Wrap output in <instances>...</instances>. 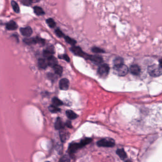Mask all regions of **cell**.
I'll return each instance as SVG.
<instances>
[{
  "label": "cell",
  "instance_id": "24",
  "mask_svg": "<svg viewBox=\"0 0 162 162\" xmlns=\"http://www.w3.org/2000/svg\"><path fill=\"white\" fill-rule=\"evenodd\" d=\"M52 102L54 106H59L63 105V102L57 98H53L52 99Z\"/></svg>",
  "mask_w": 162,
  "mask_h": 162
},
{
  "label": "cell",
  "instance_id": "27",
  "mask_svg": "<svg viewBox=\"0 0 162 162\" xmlns=\"http://www.w3.org/2000/svg\"><path fill=\"white\" fill-rule=\"evenodd\" d=\"M47 24H48V26H49L50 27L53 28L55 26V22L51 18L47 19Z\"/></svg>",
  "mask_w": 162,
  "mask_h": 162
},
{
  "label": "cell",
  "instance_id": "34",
  "mask_svg": "<svg viewBox=\"0 0 162 162\" xmlns=\"http://www.w3.org/2000/svg\"><path fill=\"white\" fill-rule=\"evenodd\" d=\"M159 65L162 67V59H161L160 60H159Z\"/></svg>",
  "mask_w": 162,
  "mask_h": 162
},
{
  "label": "cell",
  "instance_id": "9",
  "mask_svg": "<svg viewBox=\"0 0 162 162\" xmlns=\"http://www.w3.org/2000/svg\"><path fill=\"white\" fill-rule=\"evenodd\" d=\"M130 71L132 74L138 75L140 73V68L137 65H132L130 67Z\"/></svg>",
  "mask_w": 162,
  "mask_h": 162
},
{
  "label": "cell",
  "instance_id": "21",
  "mask_svg": "<svg viewBox=\"0 0 162 162\" xmlns=\"http://www.w3.org/2000/svg\"><path fill=\"white\" fill-rule=\"evenodd\" d=\"M53 69H54V71L57 74L61 76L63 72V68L61 66L57 65L53 67Z\"/></svg>",
  "mask_w": 162,
  "mask_h": 162
},
{
  "label": "cell",
  "instance_id": "5",
  "mask_svg": "<svg viewBox=\"0 0 162 162\" xmlns=\"http://www.w3.org/2000/svg\"><path fill=\"white\" fill-rule=\"evenodd\" d=\"M109 66L108 65L104 64L101 65L98 69V72L99 76L103 77H106L109 74Z\"/></svg>",
  "mask_w": 162,
  "mask_h": 162
},
{
  "label": "cell",
  "instance_id": "19",
  "mask_svg": "<svg viewBox=\"0 0 162 162\" xmlns=\"http://www.w3.org/2000/svg\"><path fill=\"white\" fill-rule=\"evenodd\" d=\"M68 136V134H67V132L65 131L64 130H62L60 131V139H61L62 142H65Z\"/></svg>",
  "mask_w": 162,
  "mask_h": 162
},
{
  "label": "cell",
  "instance_id": "23",
  "mask_svg": "<svg viewBox=\"0 0 162 162\" xmlns=\"http://www.w3.org/2000/svg\"><path fill=\"white\" fill-rule=\"evenodd\" d=\"M11 5L14 12L16 13H18L20 12V8L17 3L15 1H11Z\"/></svg>",
  "mask_w": 162,
  "mask_h": 162
},
{
  "label": "cell",
  "instance_id": "28",
  "mask_svg": "<svg viewBox=\"0 0 162 162\" xmlns=\"http://www.w3.org/2000/svg\"><path fill=\"white\" fill-rule=\"evenodd\" d=\"M70 159L69 156L67 155H65L61 158L59 162H70Z\"/></svg>",
  "mask_w": 162,
  "mask_h": 162
},
{
  "label": "cell",
  "instance_id": "15",
  "mask_svg": "<svg viewBox=\"0 0 162 162\" xmlns=\"http://www.w3.org/2000/svg\"><path fill=\"white\" fill-rule=\"evenodd\" d=\"M55 129H57V130L62 129L63 128L64 124H63L61 118H57V120L55 121Z\"/></svg>",
  "mask_w": 162,
  "mask_h": 162
},
{
  "label": "cell",
  "instance_id": "11",
  "mask_svg": "<svg viewBox=\"0 0 162 162\" xmlns=\"http://www.w3.org/2000/svg\"><path fill=\"white\" fill-rule=\"evenodd\" d=\"M54 52L53 48L50 47L48 49H47L46 50H44V52H43V55L47 60L49 58L53 56L52 54L54 53Z\"/></svg>",
  "mask_w": 162,
  "mask_h": 162
},
{
  "label": "cell",
  "instance_id": "32",
  "mask_svg": "<svg viewBox=\"0 0 162 162\" xmlns=\"http://www.w3.org/2000/svg\"><path fill=\"white\" fill-rule=\"evenodd\" d=\"M31 2H32V1H22V3L24 5H30Z\"/></svg>",
  "mask_w": 162,
  "mask_h": 162
},
{
  "label": "cell",
  "instance_id": "1",
  "mask_svg": "<svg viewBox=\"0 0 162 162\" xmlns=\"http://www.w3.org/2000/svg\"><path fill=\"white\" fill-rule=\"evenodd\" d=\"M148 71L151 76L158 77L162 75V67L159 65H152L148 67Z\"/></svg>",
  "mask_w": 162,
  "mask_h": 162
},
{
  "label": "cell",
  "instance_id": "18",
  "mask_svg": "<svg viewBox=\"0 0 162 162\" xmlns=\"http://www.w3.org/2000/svg\"><path fill=\"white\" fill-rule=\"evenodd\" d=\"M114 64L115 67H119L123 64V59L122 58L117 57L114 60Z\"/></svg>",
  "mask_w": 162,
  "mask_h": 162
},
{
  "label": "cell",
  "instance_id": "4",
  "mask_svg": "<svg viewBox=\"0 0 162 162\" xmlns=\"http://www.w3.org/2000/svg\"><path fill=\"white\" fill-rule=\"evenodd\" d=\"M71 50L74 54L78 56L82 57L86 59H89L90 56L84 53L80 48L76 46H73L71 48Z\"/></svg>",
  "mask_w": 162,
  "mask_h": 162
},
{
  "label": "cell",
  "instance_id": "31",
  "mask_svg": "<svg viewBox=\"0 0 162 162\" xmlns=\"http://www.w3.org/2000/svg\"><path fill=\"white\" fill-rule=\"evenodd\" d=\"M62 58L67 61L69 62L70 61V58L67 54L63 55L62 56Z\"/></svg>",
  "mask_w": 162,
  "mask_h": 162
},
{
  "label": "cell",
  "instance_id": "26",
  "mask_svg": "<svg viewBox=\"0 0 162 162\" xmlns=\"http://www.w3.org/2000/svg\"><path fill=\"white\" fill-rule=\"evenodd\" d=\"M49 110L52 113H57L60 111L59 108L54 105H51L49 107Z\"/></svg>",
  "mask_w": 162,
  "mask_h": 162
},
{
  "label": "cell",
  "instance_id": "12",
  "mask_svg": "<svg viewBox=\"0 0 162 162\" xmlns=\"http://www.w3.org/2000/svg\"><path fill=\"white\" fill-rule=\"evenodd\" d=\"M17 28H18V25H17V23L13 20H11L10 22H9L6 25V28L8 30H15L17 29Z\"/></svg>",
  "mask_w": 162,
  "mask_h": 162
},
{
  "label": "cell",
  "instance_id": "17",
  "mask_svg": "<svg viewBox=\"0 0 162 162\" xmlns=\"http://www.w3.org/2000/svg\"><path fill=\"white\" fill-rule=\"evenodd\" d=\"M66 115L68 117V118L71 120H73V119L76 118L77 117V115L76 114H75L74 112H73L72 111L70 110H68L66 111Z\"/></svg>",
  "mask_w": 162,
  "mask_h": 162
},
{
  "label": "cell",
  "instance_id": "13",
  "mask_svg": "<svg viewBox=\"0 0 162 162\" xmlns=\"http://www.w3.org/2000/svg\"><path fill=\"white\" fill-rule=\"evenodd\" d=\"M47 63H48V65L51 66L52 67H54L55 65H57V59L55 57H54L53 56H52L51 57L49 58V59H47Z\"/></svg>",
  "mask_w": 162,
  "mask_h": 162
},
{
  "label": "cell",
  "instance_id": "3",
  "mask_svg": "<svg viewBox=\"0 0 162 162\" xmlns=\"http://www.w3.org/2000/svg\"><path fill=\"white\" fill-rule=\"evenodd\" d=\"M115 73L119 76H125L128 74V69L125 65L123 64L119 67H114Z\"/></svg>",
  "mask_w": 162,
  "mask_h": 162
},
{
  "label": "cell",
  "instance_id": "6",
  "mask_svg": "<svg viewBox=\"0 0 162 162\" xmlns=\"http://www.w3.org/2000/svg\"><path fill=\"white\" fill-rule=\"evenodd\" d=\"M81 148L82 147L80 143H72L69 145V146L68 147V152L70 155H72L73 153L76 152L77 150Z\"/></svg>",
  "mask_w": 162,
  "mask_h": 162
},
{
  "label": "cell",
  "instance_id": "30",
  "mask_svg": "<svg viewBox=\"0 0 162 162\" xmlns=\"http://www.w3.org/2000/svg\"><path fill=\"white\" fill-rule=\"evenodd\" d=\"M55 32L56 34L59 37H62L64 36V34L62 32H61V30H60L59 29H57L55 30Z\"/></svg>",
  "mask_w": 162,
  "mask_h": 162
},
{
  "label": "cell",
  "instance_id": "25",
  "mask_svg": "<svg viewBox=\"0 0 162 162\" xmlns=\"http://www.w3.org/2000/svg\"><path fill=\"white\" fill-rule=\"evenodd\" d=\"M65 41H66L67 43H69L70 44L72 45H75L76 43V41H75L74 40L72 39L71 38L68 37V36H65Z\"/></svg>",
  "mask_w": 162,
  "mask_h": 162
},
{
  "label": "cell",
  "instance_id": "20",
  "mask_svg": "<svg viewBox=\"0 0 162 162\" xmlns=\"http://www.w3.org/2000/svg\"><path fill=\"white\" fill-rule=\"evenodd\" d=\"M34 11L36 15H38V16L42 15H44V13H45L41 7H38V6L34 7Z\"/></svg>",
  "mask_w": 162,
  "mask_h": 162
},
{
  "label": "cell",
  "instance_id": "36",
  "mask_svg": "<svg viewBox=\"0 0 162 162\" xmlns=\"http://www.w3.org/2000/svg\"><path fill=\"white\" fill-rule=\"evenodd\" d=\"M48 162V161H47V162Z\"/></svg>",
  "mask_w": 162,
  "mask_h": 162
},
{
  "label": "cell",
  "instance_id": "14",
  "mask_svg": "<svg viewBox=\"0 0 162 162\" xmlns=\"http://www.w3.org/2000/svg\"><path fill=\"white\" fill-rule=\"evenodd\" d=\"M38 66L40 68L45 69L48 66L47 61L45 59H40L38 61Z\"/></svg>",
  "mask_w": 162,
  "mask_h": 162
},
{
  "label": "cell",
  "instance_id": "22",
  "mask_svg": "<svg viewBox=\"0 0 162 162\" xmlns=\"http://www.w3.org/2000/svg\"><path fill=\"white\" fill-rule=\"evenodd\" d=\"M92 139L90 138H85L84 139H82L81 141V142L80 143V144L81 145L82 147H83L84 146H85L86 145H88L89 143H90L92 142Z\"/></svg>",
  "mask_w": 162,
  "mask_h": 162
},
{
  "label": "cell",
  "instance_id": "29",
  "mask_svg": "<svg viewBox=\"0 0 162 162\" xmlns=\"http://www.w3.org/2000/svg\"><path fill=\"white\" fill-rule=\"evenodd\" d=\"M92 51L94 53H103L104 52V51L102 49L97 47L93 48L92 49Z\"/></svg>",
  "mask_w": 162,
  "mask_h": 162
},
{
  "label": "cell",
  "instance_id": "35",
  "mask_svg": "<svg viewBox=\"0 0 162 162\" xmlns=\"http://www.w3.org/2000/svg\"><path fill=\"white\" fill-rule=\"evenodd\" d=\"M126 162H131L130 161L128 160L126 161Z\"/></svg>",
  "mask_w": 162,
  "mask_h": 162
},
{
  "label": "cell",
  "instance_id": "16",
  "mask_svg": "<svg viewBox=\"0 0 162 162\" xmlns=\"http://www.w3.org/2000/svg\"><path fill=\"white\" fill-rule=\"evenodd\" d=\"M116 153L117 155L121 158V159L124 160L126 157V154L125 151L123 149H118L117 150Z\"/></svg>",
  "mask_w": 162,
  "mask_h": 162
},
{
  "label": "cell",
  "instance_id": "8",
  "mask_svg": "<svg viewBox=\"0 0 162 162\" xmlns=\"http://www.w3.org/2000/svg\"><path fill=\"white\" fill-rule=\"evenodd\" d=\"M20 32L23 36L30 37L32 33V30L30 27H26L20 29Z\"/></svg>",
  "mask_w": 162,
  "mask_h": 162
},
{
  "label": "cell",
  "instance_id": "2",
  "mask_svg": "<svg viewBox=\"0 0 162 162\" xmlns=\"http://www.w3.org/2000/svg\"><path fill=\"white\" fill-rule=\"evenodd\" d=\"M97 145L99 147H111L115 145V142L112 139H103L97 142Z\"/></svg>",
  "mask_w": 162,
  "mask_h": 162
},
{
  "label": "cell",
  "instance_id": "33",
  "mask_svg": "<svg viewBox=\"0 0 162 162\" xmlns=\"http://www.w3.org/2000/svg\"><path fill=\"white\" fill-rule=\"evenodd\" d=\"M65 125H66V126H67L69 128H72V125H71V122L70 121H67L65 124Z\"/></svg>",
  "mask_w": 162,
  "mask_h": 162
},
{
  "label": "cell",
  "instance_id": "10",
  "mask_svg": "<svg viewBox=\"0 0 162 162\" xmlns=\"http://www.w3.org/2000/svg\"><path fill=\"white\" fill-rule=\"evenodd\" d=\"M89 59L92 60L93 62L99 64L103 62V59L101 57V56L98 55H93V56H90Z\"/></svg>",
  "mask_w": 162,
  "mask_h": 162
},
{
  "label": "cell",
  "instance_id": "7",
  "mask_svg": "<svg viewBox=\"0 0 162 162\" xmlns=\"http://www.w3.org/2000/svg\"><path fill=\"white\" fill-rule=\"evenodd\" d=\"M69 86V81L67 79H63L59 82V88L62 90H67Z\"/></svg>",
  "mask_w": 162,
  "mask_h": 162
}]
</instances>
